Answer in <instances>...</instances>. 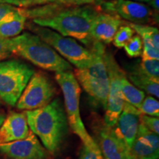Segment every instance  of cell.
<instances>
[{"mask_svg": "<svg viewBox=\"0 0 159 159\" xmlns=\"http://www.w3.org/2000/svg\"><path fill=\"white\" fill-rule=\"evenodd\" d=\"M99 10L91 5L66 6L57 3L23 9L33 23L52 29L63 36L71 37L90 47L93 40L89 32L93 19Z\"/></svg>", "mask_w": 159, "mask_h": 159, "instance_id": "obj_1", "label": "cell"}, {"mask_svg": "<svg viewBox=\"0 0 159 159\" xmlns=\"http://www.w3.org/2000/svg\"><path fill=\"white\" fill-rule=\"evenodd\" d=\"M25 113L30 130L39 137L49 152L56 153L66 138L69 125L61 99H55L43 108Z\"/></svg>", "mask_w": 159, "mask_h": 159, "instance_id": "obj_2", "label": "cell"}, {"mask_svg": "<svg viewBox=\"0 0 159 159\" xmlns=\"http://www.w3.org/2000/svg\"><path fill=\"white\" fill-rule=\"evenodd\" d=\"M11 45L13 54L27 60L44 70L56 73L72 69L66 60L35 34L24 33L11 38Z\"/></svg>", "mask_w": 159, "mask_h": 159, "instance_id": "obj_3", "label": "cell"}, {"mask_svg": "<svg viewBox=\"0 0 159 159\" xmlns=\"http://www.w3.org/2000/svg\"><path fill=\"white\" fill-rule=\"evenodd\" d=\"M89 49L93 54L90 66L85 69H75L73 74L91 98L105 110L109 90L108 71L104 61L105 47L102 42L93 41Z\"/></svg>", "mask_w": 159, "mask_h": 159, "instance_id": "obj_4", "label": "cell"}, {"mask_svg": "<svg viewBox=\"0 0 159 159\" xmlns=\"http://www.w3.org/2000/svg\"><path fill=\"white\" fill-rule=\"evenodd\" d=\"M28 27L34 34L52 47L61 57L76 69H85L93 61V54L90 49L81 45L76 39L63 36L53 30L30 23Z\"/></svg>", "mask_w": 159, "mask_h": 159, "instance_id": "obj_5", "label": "cell"}, {"mask_svg": "<svg viewBox=\"0 0 159 159\" xmlns=\"http://www.w3.org/2000/svg\"><path fill=\"white\" fill-rule=\"evenodd\" d=\"M55 79L62 90L64 106L69 125L83 142L89 144L94 142L83 124L80 111V97L81 89L78 81L71 71L55 73Z\"/></svg>", "mask_w": 159, "mask_h": 159, "instance_id": "obj_6", "label": "cell"}, {"mask_svg": "<svg viewBox=\"0 0 159 159\" xmlns=\"http://www.w3.org/2000/svg\"><path fill=\"white\" fill-rule=\"evenodd\" d=\"M34 73L30 66L19 60L0 61V99L15 106Z\"/></svg>", "mask_w": 159, "mask_h": 159, "instance_id": "obj_7", "label": "cell"}, {"mask_svg": "<svg viewBox=\"0 0 159 159\" xmlns=\"http://www.w3.org/2000/svg\"><path fill=\"white\" fill-rule=\"evenodd\" d=\"M104 61L109 79V90L104 122L105 126L113 128L116 125L124 106L125 100L121 90V78L125 72L119 67L113 55L106 51L105 52Z\"/></svg>", "mask_w": 159, "mask_h": 159, "instance_id": "obj_8", "label": "cell"}, {"mask_svg": "<svg viewBox=\"0 0 159 159\" xmlns=\"http://www.w3.org/2000/svg\"><path fill=\"white\" fill-rule=\"evenodd\" d=\"M56 89L42 72L33 74L16 102L19 110L32 111L48 105L55 96Z\"/></svg>", "mask_w": 159, "mask_h": 159, "instance_id": "obj_9", "label": "cell"}, {"mask_svg": "<svg viewBox=\"0 0 159 159\" xmlns=\"http://www.w3.org/2000/svg\"><path fill=\"white\" fill-rule=\"evenodd\" d=\"M102 11L116 16L130 23L145 25L152 22L153 12L150 6L131 0H109L99 4Z\"/></svg>", "mask_w": 159, "mask_h": 159, "instance_id": "obj_10", "label": "cell"}, {"mask_svg": "<svg viewBox=\"0 0 159 159\" xmlns=\"http://www.w3.org/2000/svg\"><path fill=\"white\" fill-rule=\"evenodd\" d=\"M0 152L11 159H47L49 152L30 130L25 139L0 144Z\"/></svg>", "mask_w": 159, "mask_h": 159, "instance_id": "obj_11", "label": "cell"}, {"mask_svg": "<svg viewBox=\"0 0 159 159\" xmlns=\"http://www.w3.org/2000/svg\"><path fill=\"white\" fill-rule=\"evenodd\" d=\"M141 115L142 113L138 108L125 101L122 113L116 125L111 128L117 138L124 143L128 150L138 134Z\"/></svg>", "mask_w": 159, "mask_h": 159, "instance_id": "obj_12", "label": "cell"}, {"mask_svg": "<svg viewBox=\"0 0 159 159\" xmlns=\"http://www.w3.org/2000/svg\"><path fill=\"white\" fill-rule=\"evenodd\" d=\"M130 159H158L159 136L139 125L138 134L129 150Z\"/></svg>", "mask_w": 159, "mask_h": 159, "instance_id": "obj_13", "label": "cell"}, {"mask_svg": "<svg viewBox=\"0 0 159 159\" xmlns=\"http://www.w3.org/2000/svg\"><path fill=\"white\" fill-rule=\"evenodd\" d=\"M125 23L118 16L99 11L91 22L89 34L94 41L109 44L112 42L119 27Z\"/></svg>", "mask_w": 159, "mask_h": 159, "instance_id": "obj_14", "label": "cell"}, {"mask_svg": "<svg viewBox=\"0 0 159 159\" xmlns=\"http://www.w3.org/2000/svg\"><path fill=\"white\" fill-rule=\"evenodd\" d=\"M30 131L26 113L12 112L0 127V144L25 139Z\"/></svg>", "mask_w": 159, "mask_h": 159, "instance_id": "obj_15", "label": "cell"}, {"mask_svg": "<svg viewBox=\"0 0 159 159\" xmlns=\"http://www.w3.org/2000/svg\"><path fill=\"white\" fill-rule=\"evenodd\" d=\"M99 149L103 159H130L129 150L112 128L105 126L99 134Z\"/></svg>", "mask_w": 159, "mask_h": 159, "instance_id": "obj_16", "label": "cell"}, {"mask_svg": "<svg viewBox=\"0 0 159 159\" xmlns=\"http://www.w3.org/2000/svg\"><path fill=\"white\" fill-rule=\"evenodd\" d=\"M27 19L21 8L11 12L0 21V38L11 39L19 35L25 29Z\"/></svg>", "mask_w": 159, "mask_h": 159, "instance_id": "obj_17", "label": "cell"}, {"mask_svg": "<svg viewBox=\"0 0 159 159\" xmlns=\"http://www.w3.org/2000/svg\"><path fill=\"white\" fill-rule=\"evenodd\" d=\"M128 80L133 85L140 90H144L150 95H152L157 99L159 97V82L150 78L145 75L136 67L129 73Z\"/></svg>", "mask_w": 159, "mask_h": 159, "instance_id": "obj_18", "label": "cell"}, {"mask_svg": "<svg viewBox=\"0 0 159 159\" xmlns=\"http://www.w3.org/2000/svg\"><path fill=\"white\" fill-rule=\"evenodd\" d=\"M121 90L125 102L134 105L138 109L140 108L145 98L144 92L133 85L125 73L121 78Z\"/></svg>", "mask_w": 159, "mask_h": 159, "instance_id": "obj_19", "label": "cell"}, {"mask_svg": "<svg viewBox=\"0 0 159 159\" xmlns=\"http://www.w3.org/2000/svg\"><path fill=\"white\" fill-rule=\"evenodd\" d=\"M135 33L140 36L142 41H151L157 49H159V31L158 28L146 25L129 23Z\"/></svg>", "mask_w": 159, "mask_h": 159, "instance_id": "obj_20", "label": "cell"}, {"mask_svg": "<svg viewBox=\"0 0 159 159\" xmlns=\"http://www.w3.org/2000/svg\"><path fill=\"white\" fill-rule=\"evenodd\" d=\"M135 34V31L128 24L121 25L115 33L112 42L115 47L121 49Z\"/></svg>", "mask_w": 159, "mask_h": 159, "instance_id": "obj_21", "label": "cell"}, {"mask_svg": "<svg viewBox=\"0 0 159 159\" xmlns=\"http://www.w3.org/2000/svg\"><path fill=\"white\" fill-rule=\"evenodd\" d=\"M138 69L143 74L159 82V61L158 60H142Z\"/></svg>", "mask_w": 159, "mask_h": 159, "instance_id": "obj_22", "label": "cell"}, {"mask_svg": "<svg viewBox=\"0 0 159 159\" xmlns=\"http://www.w3.org/2000/svg\"><path fill=\"white\" fill-rule=\"evenodd\" d=\"M127 55L130 57H138L142 55L143 42L140 36L134 35L132 38L125 43L124 47Z\"/></svg>", "mask_w": 159, "mask_h": 159, "instance_id": "obj_23", "label": "cell"}, {"mask_svg": "<svg viewBox=\"0 0 159 159\" xmlns=\"http://www.w3.org/2000/svg\"><path fill=\"white\" fill-rule=\"evenodd\" d=\"M142 114L150 116L158 117L159 116V102L155 97L148 96L145 97L139 108Z\"/></svg>", "mask_w": 159, "mask_h": 159, "instance_id": "obj_24", "label": "cell"}, {"mask_svg": "<svg viewBox=\"0 0 159 159\" xmlns=\"http://www.w3.org/2000/svg\"><path fill=\"white\" fill-rule=\"evenodd\" d=\"M79 159H103L99 145L95 141L89 144H83Z\"/></svg>", "mask_w": 159, "mask_h": 159, "instance_id": "obj_25", "label": "cell"}, {"mask_svg": "<svg viewBox=\"0 0 159 159\" xmlns=\"http://www.w3.org/2000/svg\"><path fill=\"white\" fill-rule=\"evenodd\" d=\"M53 0H0V2L20 7H30L52 3Z\"/></svg>", "mask_w": 159, "mask_h": 159, "instance_id": "obj_26", "label": "cell"}, {"mask_svg": "<svg viewBox=\"0 0 159 159\" xmlns=\"http://www.w3.org/2000/svg\"><path fill=\"white\" fill-rule=\"evenodd\" d=\"M142 60H158L159 61V49H157L151 41H142Z\"/></svg>", "mask_w": 159, "mask_h": 159, "instance_id": "obj_27", "label": "cell"}, {"mask_svg": "<svg viewBox=\"0 0 159 159\" xmlns=\"http://www.w3.org/2000/svg\"><path fill=\"white\" fill-rule=\"evenodd\" d=\"M140 124L152 131L155 134H159V119L158 117L150 116L142 114L140 116Z\"/></svg>", "mask_w": 159, "mask_h": 159, "instance_id": "obj_28", "label": "cell"}, {"mask_svg": "<svg viewBox=\"0 0 159 159\" xmlns=\"http://www.w3.org/2000/svg\"><path fill=\"white\" fill-rule=\"evenodd\" d=\"M13 55L11 39L0 38V61H2Z\"/></svg>", "mask_w": 159, "mask_h": 159, "instance_id": "obj_29", "label": "cell"}, {"mask_svg": "<svg viewBox=\"0 0 159 159\" xmlns=\"http://www.w3.org/2000/svg\"><path fill=\"white\" fill-rule=\"evenodd\" d=\"M99 0H53L52 3L66 6H83L91 5L98 2Z\"/></svg>", "mask_w": 159, "mask_h": 159, "instance_id": "obj_30", "label": "cell"}, {"mask_svg": "<svg viewBox=\"0 0 159 159\" xmlns=\"http://www.w3.org/2000/svg\"><path fill=\"white\" fill-rule=\"evenodd\" d=\"M16 7L13 5L3 2H0V21H1L4 18L7 16L9 13L16 11Z\"/></svg>", "mask_w": 159, "mask_h": 159, "instance_id": "obj_31", "label": "cell"}, {"mask_svg": "<svg viewBox=\"0 0 159 159\" xmlns=\"http://www.w3.org/2000/svg\"><path fill=\"white\" fill-rule=\"evenodd\" d=\"M149 5L150 6L151 8H152L155 11L158 13L159 10V5H158V0H150L149 2Z\"/></svg>", "mask_w": 159, "mask_h": 159, "instance_id": "obj_32", "label": "cell"}, {"mask_svg": "<svg viewBox=\"0 0 159 159\" xmlns=\"http://www.w3.org/2000/svg\"><path fill=\"white\" fill-rule=\"evenodd\" d=\"M5 115L2 114V113H0V127L2 126V123L4 122V120H5Z\"/></svg>", "mask_w": 159, "mask_h": 159, "instance_id": "obj_33", "label": "cell"}, {"mask_svg": "<svg viewBox=\"0 0 159 159\" xmlns=\"http://www.w3.org/2000/svg\"><path fill=\"white\" fill-rule=\"evenodd\" d=\"M131 1H135V2H142V3H148L150 2V0H131Z\"/></svg>", "mask_w": 159, "mask_h": 159, "instance_id": "obj_34", "label": "cell"}]
</instances>
